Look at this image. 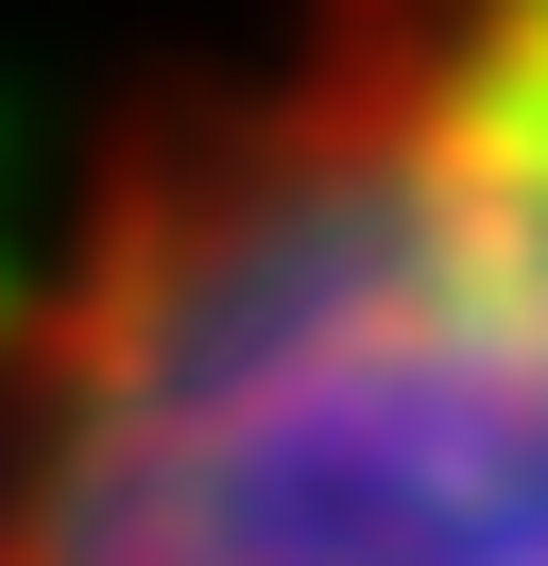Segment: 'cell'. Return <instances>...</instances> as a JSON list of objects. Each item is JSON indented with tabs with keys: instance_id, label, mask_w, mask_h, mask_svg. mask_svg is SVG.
<instances>
[{
	"instance_id": "obj_1",
	"label": "cell",
	"mask_w": 548,
	"mask_h": 566,
	"mask_svg": "<svg viewBox=\"0 0 548 566\" xmlns=\"http://www.w3.org/2000/svg\"><path fill=\"white\" fill-rule=\"evenodd\" d=\"M0 566H548V0H274L103 120L0 292Z\"/></svg>"
}]
</instances>
